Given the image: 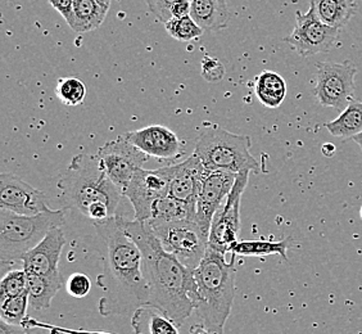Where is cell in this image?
Here are the masks:
<instances>
[{
	"label": "cell",
	"instance_id": "cell-7",
	"mask_svg": "<svg viewBox=\"0 0 362 334\" xmlns=\"http://www.w3.org/2000/svg\"><path fill=\"white\" fill-rule=\"evenodd\" d=\"M148 223V221H146ZM166 250L175 253L181 263L195 270L209 248V233L193 219L170 223H148Z\"/></svg>",
	"mask_w": 362,
	"mask_h": 334
},
{
	"label": "cell",
	"instance_id": "cell-32",
	"mask_svg": "<svg viewBox=\"0 0 362 334\" xmlns=\"http://www.w3.org/2000/svg\"><path fill=\"white\" fill-rule=\"evenodd\" d=\"M225 75V69L220 61L212 57H204L202 61V76L209 83L220 81Z\"/></svg>",
	"mask_w": 362,
	"mask_h": 334
},
{
	"label": "cell",
	"instance_id": "cell-11",
	"mask_svg": "<svg viewBox=\"0 0 362 334\" xmlns=\"http://www.w3.org/2000/svg\"><path fill=\"white\" fill-rule=\"evenodd\" d=\"M97 154L105 174L122 190V193L134 174L143 167L149 157L138 146H134L125 135L107 142L105 146L99 148Z\"/></svg>",
	"mask_w": 362,
	"mask_h": 334
},
{
	"label": "cell",
	"instance_id": "cell-17",
	"mask_svg": "<svg viewBox=\"0 0 362 334\" xmlns=\"http://www.w3.org/2000/svg\"><path fill=\"white\" fill-rule=\"evenodd\" d=\"M64 243L66 239L61 226L50 230L40 243L23 255L22 267L28 272L45 277L59 274L58 263Z\"/></svg>",
	"mask_w": 362,
	"mask_h": 334
},
{
	"label": "cell",
	"instance_id": "cell-15",
	"mask_svg": "<svg viewBox=\"0 0 362 334\" xmlns=\"http://www.w3.org/2000/svg\"><path fill=\"white\" fill-rule=\"evenodd\" d=\"M168 180V195L197 209L206 167L197 154L171 166L160 167Z\"/></svg>",
	"mask_w": 362,
	"mask_h": 334
},
{
	"label": "cell",
	"instance_id": "cell-25",
	"mask_svg": "<svg viewBox=\"0 0 362 334\" xmlns=\"http://www.w3.org/2000/svg\"><path fill=\"white\" fill-rule=\"evenodd\" d=\"M325 127L332 135L341 139L354 138L362 132V102L354 98L341 115L333 121L327 122Z\"/></svg>",
	"mask_w": 362,
	"mask_h": 334
},
{
	"label": "cell",
	"instance_id": "cell-4",
	"mask_svg": "<svg viewBox=\"0 0 362 334\" xmlns=\"http://www.w3.org/2000/svg\"><path fill=\"white\" fill-rule=\"evenodd\" d=\"M235 253L226 263L225 253L209 248L201 264L194 270L198 286V304L195 313L201 321L203 332L223 333L229 319L235 297Z\"/></svg>",
	"mask_w": 362,
	"mask_h": 334
},
{
	"label": "cell",
	"instance_id": "cell-16",
	"mask_svg": "<svg viewBox=\"0 0 362 334\" xmlns=\"http://www.w3.org/2000/svg\"><path fill=\"white\" fill-rule=\"evenodd\" d=\"M125 137L134 146H138L140 151L151 157L160 160H174L182 154L177 135L165 126H146L139 130L126 132Z\"/></svg>",
	"mask_w": 362,
	"mask_h": 334
},
{
	"label": "cell",
	"instance_id": "cell-2",
	"mask_svg": "<svg viewBox=\"0 0 362 334\" xmlns=\"http://www.w3.org/2000/svg\"><path fill=\"white\" fill-rule=\"evenodd\" d=\"M117 216L121 226L141 250L143 270L151 292L149 305L157 307L181 327L198 304L194 270L165 248L146 221H129Z\"/></svg>",
	"mask_w": 362,
	"mask_h": 334
},
{
	"label": "cell",
	"instance_id": "cell-3",
	"mask_svg": "<svg viewBox=\"0 0 362 334\" xmlns=\"http://www.w3.org/2000/svg\"><path fill=\"white\" fill-rule=\"evenodd\" d=\"M57 187L64 209H77L91 221L117 216L122 190L105 174L98 154L75 156Z\"/></svg>",
	"mask_w": 362,
	"mask_h": 334
},
{
	"label": "cell",
	"instance_id": "cell-18",
	"mask_svg": "<svg viewBox=\"0 0 362 334\" xmlns=\"http://www.w3.org/2000/svg\"><path fill=\"white\" fill-rule=\"evenodd\" d=\"M190 16L207 33L223 30L230 21L228 0H192Z\"/></svg>",
	"mask_w": 362,
	"mask_h": 334
},
{
	"label": "cell",
	"instance_id": "cell-40",
	"mask_svg": "<svg viewBox=\"0 0 362 334\" xmlns=\"http://www.w3.org/2000/svg\"><path fill=\"white\" fill-rule=\"evenodd\" d=\"M351 1H355V0H351Z\"/></svg>",
	"mask_w": 362,
	"mask_h": 334
},
{
	"label": "cell",
	"instance_id": "cell-27",
	"mask_svg": "<svg viewBox=\"0 0 362 334\" xmlns=\"http://www.w3.org/2000/svg\"><path fill=\"white\" fill-rule=\"evenodd\" d=\"M28 293L25 292L20 296L0 299V318L9 327H20L23 324L25 316L28 313Z\"/></svg>",
	"mask_w": 362,
	"mask_h": 334
},
{
	"label": "cell",
	"instance_id": "cell-30",
	"mask_svg": "<svg viewBox=\"0 0 362 334\" xmlns=\"http://www.w3.org/2000/svg\"><path fill=\"white\" fill-rule=\"evenodd\" d=\"M28 292V272L22 267L17 270H8L0 283V299L20 296Z\"/></svg>",
	"mask_w": 362,
	"mask_h": 334
},
{
	"label": "cell",
	"instance_id": "cell-1",
	"mask_svg": "<svg viewBox=\"0 0 362 334\" xmlns=\"http://www.w3.org/2000/svg\"><path fill=\"white\" fill-rule=\"evenodd\" d=\"M100 241L103 272L98 278L103 296L99 313L103 316L129 315L149 305V286L143 270L139 246L119 224V216L93 221Z\"/></svg>",
	"mask_w": 362,
	"mask_h": 334
},
{
	"label": "cell",
	"instance_id": "cell-12",
	"mask_svg": "<svg viewBox=\"0 0 362 334\" xmlns=\"http://www.w3.org/2000/svg\"><path fill=\"white\" fill-rule=\"evenodd\" d=\"M168 195V180L162 168H139L124 189L126 197L133 206L135 220L148 221L152 216L154 203Z\"/></svg>",
	"mask_w": 362,
	"mask_h": 334
},
{
	"label": "cell",
	"instance_id": "cell-24",
	"mask_svg": "<svg viewBox=\"0 0 362 334\" xmlns=\"http://www.w3.org/2000/svg\"><path fill=\"white\" fill-rule=\"evenodd\" d=\"M292 242V237L284 238L280 241H238L237 243L231 247L230 252L245 258H262L270 255H279L284 261H288V250Z\"/></svg>",
	"mask_w": 362,
	"mask_h": 334
},
{
	"label": "cell",
	"instance_id": "cell-20",
	"mask_svg": "<svg viewBox=\"0 0 362 334\" xmlns=\"http://www.w3.org/2000/svg\"><path fill=\"white\" fill-rule=\"evenodd\" d=\"M62 288L61 272L57 275H37L28 272V293L30 306L34 310H45L52 305L58 291Z\"/></svg>",
	"mask_w": 362,
	"mask_h": 334
},
{
	"label": "cell",
	"instance_id": "cell-22",
	"mask_svg": "<svg viewBox=\"0 0 362 334\" xmlns=\"http://www.w3.org/2000/svg\"><path fill=\"white\" fill-rule=\"evenodd\" d=\"M108 9L97 0H75L74 12L67 23L77 34L89 33L103 23Z\"/></svg>",
	"mask_w": 362,
	"mask_h": 334
},
{
	"label": "cell",
	"instance_id": "cell-9",
	"mask_svg": "<svg viewBox=\"0 0 362 334\" xmlns=\"http://www.w3.org/2000/svg\"><path fill=\"white\" fill-rule=\"evenodd\" d=\"M250 173L251 171H242L237 175L234 187L212 219L209 246L225 255L238 242L240 231V202L248 185Z\"/></svg>",
	"mask_w": 362,
	"mask_h": 334
},
{
	"label": "cell",
	"instance_id": "cell-10",
	"mask_svg": "<svg viewBox=\"0 0 362 334\" xmlns=\"http://www.w3.org/2000/svg\"><path fill=\"white\" fill-rule=\"evenodd\" d=\"M341 30L327 26L319 20L310 7L306 13L296 12V28L283 40L288 42L300 57L327 53L339 39Z\"/></svg>",
	"mask_w": 362,
	"mask_h": 334
},
{
	"label": "cell",
	"instance_id": "cell-35",
	"mask_svg": "<svg viewBox=\"0 0 362 334\" xmlns=\"http://www.w3.org/2000/svg\"><path fill=\"white\" fill-rule=\"evenodd\" d=\"M49 3H50L52 7L62 14L66 22H69L71 16H72V12H74L75 0H49Z\"/></svg>",
	"mask_w": 362,
	"mask_h": 334
},
{
	"label": "cell",
	"instance_id": "cell-33",
	"mask_svg": "<svg viewBox=\"0 0 362 334\" xmlns=\"http://www.w3.org/2000/svg\"><path fill=\"white\" fill-rule=\"evenodd\" d=\"M149 11L157 17L158 21L162 22L163 25L171 20V13L170 8L177 0H146Z\"/></svg>",
	"mask_w": 362,
	"mask_h": 334
},
{
	"label": "cell",
	"instance_id": "cell-39",
	"mask_svg": "<svg viewBox=\"0 0 362 334\" xmlns=\"http://www.w3.org/2000/svg\"><path fill=\"white\" fill-rule=\"evenodd\" d=\"M360 215H361V219H362V207H361V211H360Z\"/></svg>",
	"mask_w": 362,
	"mask_h": 334
},
{
	"label": "cell",
	"instance_id": "cell-31",
	"mask_svg": "<svg viewBox=\"0 0 362 334\" xmlns=\"http://www.w3.org/2000/svg\"><path fill=\"white\" fill-rule=\"evenodd\" d=\"M66 289L72 297L83 299L88 296L91 289L90 279L83 272H75L66 282Z\"/></svg>",
	"mask_w": 362,
	"mask_h": 334
},
{
	"label": "cell",
	"instance_id": "cell-8",
	"mask_svg": "<svg viewBox=\"0 0 362 334\" xmlns=\"http://www.w3.org/2000/svg\"><path fill=\"white\" fill-rule=\"evenodd\" d=\"M315 97L324 107L343 111L355 97L357 67L349 59L341 63L319 62Z\"/></svg>",
	"mask_w": 362,
	"mask_h": 334
},
{
	"label": "cell",
	"instance_id": "cell-37",
	"mask_svg": "<svg viewBox=\"0 0 362 334\" xmlns=\"http://www.w3.org/2000/svg\"><path fill=\"white\" fill-rule=\"evenodd\" d=\"M352 140H354L355 143H357V144H358V146H360V149H361L362 152V132H358L357 135H355V137L352 138Z\"/></svg>",
	"mask_w": 362,
	"mask_h": 334
},
{
	"label": "cell",
	"instance_id": "cell-5",
	"mask_svg": "<svg viewBox=\"0 0 362 334\" xmlns=\"http://www.w3.org/2000/svg\"><path fill=\"white\" fill-rule=\"evenodd\" d=\"M64 224L63 209H48L36 215H18L0 209V263L7 266L21 261L25 253L40 243L49 231Z\"/></svg>",
	"mask_w": 362,
	"mask_h": 334
},
{
	"label": "cell",
	"instance_id": "cell-19",
	"mask_svg": "<svg viewBox=\"0 0 362 334\" xmlns=\"http://www.w3.org/2000/svg\"><path fill=\"white\" fill-rule=\"evenodd\" d=\"M132 326L136 334H177L179 327L157 307H138L132 315Z\"/></svg>",
	"mask_w": 362,
	"mask_h": 334
},
{
	"label": "cell",
	"instance_id": "cell-6",
	"mask_svg": "<svg viewBox=\"0 0 362 334\" xmlns=\"http://www.w3.org/2000/svg\"><path fill=\"white\" fill-rule=\"evenodd\" d=\"M194 154L207 170L235 174L259 170L257 160L251 154V138L233 134L220 126H209L198 135Z\"/></svg>",
	"mask_w": 362,
	"mask_h": 334
},
{
	"label": "cell",
	"instance_id": "cell-34",
	"mask_svg": "<svg viewBox=\"0 0 362 334\" xmlns=\"http://www.w3.org/2000/svg\"><path fill=\"white\" fill-rule=\"evenodd\" d=\"M192 12V0H177L170 8L171 18H182L190 16Z\"/></svg>",
	"mask_w": 362,
	"mask_h": 334
},
{
	"label": "cell",
	"instance_id": "cell-36",
	"mask_svg": "<svg viewBox=\"0 0 362 334\" xmlns=\"http://www.w3.org/2000/svg\"><path fill=\"white\" fill-rule=\"evenodd\" d=\"M321 152L325 157H333L337 152V146L333 143H325L321 146Z\"/></svg>",
	"mask_w": 362,
	"mask_h": 334
},
{
	"label": "cell",
	"instance_id": "cell-14",
	"mask_svg": "<svg viewBox=\"0 0 362 334\" xmlns=\"http://www.w3.org/2000/svg\"><path fill=\"white\" fill-rule=\"evenodd\" d=\"M0 209L18 215H36L49 209L47 195L9 173L0 175Z\"/></svg>",
	"mask_w": 362,
	"mask_h": 334
},
{
	"label": "cell",
	"instance_id": "cell-38",
	"mask_svg": "<svg viewBox=\"0 0 362 334\" xmlns=\"http://www.w3.org/2000/svg\"><path fill=\"white\" fill-rule=\"evenodd\" d=\"M98 3H100L102 6H105V7L110 8L111 7V1L112 0H97Z\"/></svg>",
	"mask_w": 362,
	"mask_h": 334
},
{
	"label": "cell",
	"instance_id": "cell-13",
	"mask_svg": "<svg viewBox=\"0 0 362 334\" xmlns=\"http://www.w3.org/2000/svg\"><path fill=\"white\" fill-rule=\"evenodd\" d=\"M237 175L225 170H207L203 175L202 185L197 200L195 220L203 230L209 233L212 219L221 207L237 180Z\"/></svg>",
	"mask_w": 362,
	"mask_h": 334
},
{
	"label": "cell",
	"instance_id": "cell-28",
	"mask_svg": "<svg viewBox=\"0 0 362 334\" xmlns=\"http://www.w3.org/2000/svg\"><path fill=\"white\" fill-rule=\"evenodd\" d=\"M56 93L63 105L76 107L84 103L86 86L77 77H63L57 84Z\"/></svg>",
	"mask_w": 362,
	"mask_h": 334
},
{
	"label": "cell",
	"instance_id": "cell-29",
	"mask_svg": "<svg viewBox=\"0 0 362 334\" xmlns=\"http://www.w3.org/2000/svg\"><path fill=\"white\" fill-rule=\"evenodd\" d=\"M165 28L171 38L179 42H192L202 36L203 30L192 16H185L182 18H171L165 23Z\"/></svg>",
	"mask_w": 362,
	"mask_h": 334
},
{
	"label": "cell",
	"instance_id": "cell-26",
	"mask_svg": "<svg viewBox=\"0 0 362 334\" xmlns=\"http://www.w3.org/2000/svg\"><path fill=\"white\" fill-rule=\"evenodd\" d=\"M197 209L189 206L187 203L181 202L171 195L162 197L154 203L152 216L148 223H170L184 219L195 220Z\"/></svg>",
	"mask_w": 362,
	"mask_h": 334
},
{
	"label": "cell",
	"instance_id": "cell-21",
	"mask_svg": "<svg viewBox=\"0 0 362 334\" xmlns=\"http://www.w3.org/2000/svg\"><path fill=\"white\" fill-rule=\"evenodd\" d=\"M310 7L321 22L332 28H346L356 14L357 7L351 0H310Z\"/></svg>",
	"mask_w": 362,
	"mask_h": 334
},
{
	"label": "cell",
	"instance_id": "cell-23",
	"mask_svg": "<svg viewBox=\"0 0 362 334\" xmlns=\"http://www.w3.org/2000/svg\"><path fill=\"white\" fill-rule=\"evenodd\" d=\"M255 93L258 100L265 107L278 108L286 99V80L274 71H264L256 76Z\"/></svg>",
	"mask_w": 362,
	"mask_h": 334
}]
</instances>
